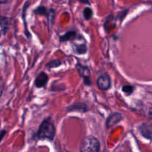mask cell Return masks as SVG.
<instances>
[{"label": "cell", "instance_id": "obj_1", "mask_svg": "<svg viewBox=\"0 0 152 152\" xmlns=\"http://www.w3.org/2000/svg\"><path fill=\"white\" fill-rule=\"evenodd\" d=\"M55 127L50 119H46L42 123L39 129L37 136L40 140H53L55 135Z\"/></svg>", "mask_w": 152, "mask_h": 152}, {"label": "cell", "instance_id": "obj_2", "mask_svg": "<svg viewBox=\"0 0 152 152\" xmlns=\"http://www.w3.org/2000/svg\"><path fill=\"white\" fill-rule=\"evenodd\" d=\"M99 142L96 137L88 136L83 140L80 146V152H99Z\"/></svg>", "mask_w": 152, "mask_h": 152}, {"label": "cell", "instance_id": "obj_3", "mask_svg": "<svg viewBox=\"0 0 152 152\" xmlns=\"http://www.w3.org/2000/svg\"><path fill=\"white\" fill-rule=\"evenodd\" d=\"M96 84L100 90H108L111 87V78L108 74H102V75L98 77L97 80H96Z\"/></svg>", "mask_w": 152, "mask_h": 152}, {"label": "cell", "instance_id": "obj_4", "mask_svg": "<svg viewBox=\"0 0 152 152\" xmlns=\"http://www.w3.org/2000/svg\"><path fill=\"white\" fill-rule=\"evenodd\" d=\"M139 131L143 137L152 140V123H142L140 126Z\"/></svg>", "mask_w": 152, "mask_h": 152}, {"label": "cell", "instance_id": "obj_5", "mask_svg": "<svg viewBox=\"0 0 152 152\" xmlns=\"http://www.w3.org/2000/svg\"><path fill=\"white\" fill-rule=\"evenodd\" d=\"M77 69L78 71L79 74L83 78L84 80V83L86 85H90V70L86 66H83V65H80V64H77Z\"/></svg>", "mask_w": 152, "mask_h": 152}, {"label": "cell", "instance_id": "obj_6", "mask_svg": "<svg viewBox=\"0 0 152 152\" xmlns=\"http://www.w3.org/2000/svg\"><path fill=\"white\" fill-rule=\"evenodd\" d=\"M122 120H123V116L120 113H114V114H111L107 119L106 127L109 129V128L112 127V126H115L116 124L120 123Z\"/></svg>", "mask_w": 152, "mask_h": 152}, {"label": "cell", "instance_id": "obj_7", "mask_svg": "<svg viewBox=\"0 0 152 152\" xmlns=\"http://www.w3.org/2000/svg\"><path fill=\"white\" fill-rule=\"evenodd\" d=\"M48 81V76L45 72H42L37 76L35 80V86L37 88H42L46 86Z\"/></svg>", "mask_w": 152, "mask_h": 152}, {"label": "cell", "instance_id": "obj_8", "mask_svg": "<svg viewBox=\"0 0 152 152\" xmlns=\"http://www.w3.org/2000/svg\"><path fill=\"white\" fill-rule=\"evenodd\" d=\"M9 28V22L8 19L5 17H1V33L2 34H5L7 31L8 30Z\"/></svg>", "mask_w": 152, "mask_h": 152}, {"label": "cell", "instance_id": "obj_9", "mask_svg": "<svg viewBox=\"0 0 152 152\" xmlns=\"http://www.w3.org/2000/svg\"><path fill=\"white\" fill-rule=\"evenodd\" d=\"M75 37H76V32H74V31H69V32L66 33L65 35L61 37L60 40L61 42L68 41V40L73 39L75 38Z\"/></svg>", "mask_w": 152, "mask_h": 152}, {"label": "cell", "instance_id": "obj_10", "mask_svg": "<svg viewBox=\"0 0 152 152\" xmlns=\"http://www.w3.org/2000/svg\"><path fill=\"white\" fill-rule=\"evenodd\" d=\"M88 49L87 47H86V45H78L75 47V49H74V51H75L76 53H78V54H84L87 52Z\"/></svg>", "mask_w": 152, "mask_h": 152}, {"label": "cell", "instance_id": "obj_11", "mask_svg": "<svg viewBox=\"0 0 152 152\" xmlns=\"http://www.w3.org/2000/svg\"><path fill=\"white\" fill-rule=\"evenodd\" d=\"M80 104H77V105H72V106L71 107V110H72V111H75V110H78V111H87V108H86V105H84V104H83V105H81V106H80Z\"/></svg>", "mask_w": 152, "mask_h": 152}, {"label": "cell", "instance_id": "obj_12", "mask_svg": "<svg viewBox=\"0 0 152 152\" xmlns=\"http://www.w3.org/2000/svg\"><path fill=\"white\" fill-rule=\"evenodd\" d=\"M83 15H84L85 19L88 20V19H90L92 17V16H93V11L89 7H86V8H85L84 11H83Z\"/></svg>", "mask_w": 152, "mask_h": 152}, {"label": "cell", "instance_id": "obj_13", "mask_svg": "<svg viewBox=\"0 0 152 152\" xmlns=\"http://www.w3.org/2000/svg\"><path fill=\"white\" fill-rule=\"evenodd\" d=\"M123 91L124 93H126V94L129 95L133 92L134 91V87L132 86H123V88H122Z\"/></svg>", "mask_w": 152, "mask_h": 152}, {"label": "cell", "instance_id": "obj_14", "mask_svg": "<svg viewBox=\"0 0 152 152\" xmlns=\"http://www.w3.org/2000/svg\"><path fill=\"white\" fill-rule=\"evenodd\" d=\"M61 65V62L59 60V59H56V60H53V61H51L50 62H49L48 64L47 65V67H48V68H56V67H58L59 66V65Z\"/></svg>", "mask_w": 152, "mask_h": 152}, {"label": "cell", "instance_id": "obj_15", "mask_svg": "<svg viewBox=\"0 0 152 152\" xmlns=\"http://www.w3.org/2000/svg\"><path fill=\"white\" fill-rule=\"evenodd\" d=\"M35 12L37 13V14L45 15L46 13V9L44 7H39Z\"/></svg>", "mask_w": 152, "mask_h": 152}, {"label": "cell", "instance_id": "obj_16", "mask_svg": "<svg viewBox=\"0 0 152 152\" xmlns=\"http://www.w3.org/2000/svg\"><path fill=\"white\" fill-rule=\"evenodd\" d=\"M148 117H149L151 120H152V108L149 110V111H148Z\"/></svg>", "mask_w": 152, "mask_h": 152}, {"label": "cell", "instance_id": "obj_17", "mask_svg": "<svg viewBox=\"0 0 152 152\" xmlns=\"http://www.w3.org/2000/svg\"><path fill=\"white\" fill-rule=\"evenodd\" d=\"M1 3H6L9 1V0H0Z\"/></svg>", "mask_w": 152, "mask_h": 152}]
</instances>
